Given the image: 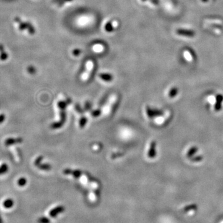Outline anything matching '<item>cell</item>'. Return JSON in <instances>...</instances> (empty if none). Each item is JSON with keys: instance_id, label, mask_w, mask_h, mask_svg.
Segmentation results:
<instances>
[{"instance_id": "obj_3", "label": "cell", "mask_w": 223, "mask_h": 223, "mask_svg": "<svg viewBox=\"0 0 223 223\" xmlns=\"http://www.w3.org/2000/svg\"><path fill=\"white\" fill-rule=\"evenodd\" d=\"M65 208L63 206H58L55 208L52 209L49 213V215L52 218L56 217L58 214L63 213L65 211Z\"/></svg>"}, {"instance_id": "obj_4", "label": "cell", "mask_w": 223, "mask_h": 223, "mask_svg": "<svg viewBox=\"0 0 223 223\" xmlns=\"http://www.w3.org/2000/svg\"><path fill=\"white\" fill-rule=\"evenodd\" d=\"M14 22L16 23V24H17L18 27L19 31H27L28 22H22V20H20V19L18 18V17L14 19Z\"/></svg>"}, {"instance_id": "obj_1", "label": "cell", "mask_w": 223, "mask_h": 223, "mask_svg": "<svg viewBox=\"0 0 223 223\" xmlns=\"http://www.w3.org/2000/svg\"><path fill=\"white\" fill-rule=\"evenodd\" d=\"M94 68V63L92 61H88V63H86V71L84 72L82 75V80L83 81H86L89 78V77L90 75L92 69Z\"/></svg>"}, {"instance_id": "obj_18", "label": "cell", "mask_w": 223, "mask_h": 223, "mask_svg": "<svg viewBox=\"0 0 223 223\" xmlns=\"http://www.w3.org/2000/svg\"><path fill=\"white\" fill-rule=\"evenodd\" d=\"M100 114H101V110H94L92 112V115L93 117H97Z\"/></svg>"}, {"instance_id": "obj_12", "label": "cell", "mask_w": 223, "mask_h": 223, "mask_svg": "<svg viewBox=\"0 0 223 223\" xmlns=\"http://www.w3.org/2000/svg\"><path fill=\"white\" fill-rule=\"evenodd\" d=\"M8 171V166L6 163H3L1 166H0V175L5 174Z\"/></svg>"}, {"instance_id": "obj_21", "label": "cell", "mask_w": 223, "mask_h": 223, "mask_svg": "<svg viewBox=\"0 0 223 223\" xmlns=\"http://www.w3.org/2000/svg\"><path fill=\"white\" fill-rule=\"evenodd\" d=\"M0 223H3V220L1 219V216H0Z\"/></svg>"}, {"instance_id": "obj_17", "label": "cell", "mask_w": 223, "mask_h": 223, "mask_svg": "<svg viewBox=\"0 0 223 223\" xmlns=\"http://www.w3.org/2000/svg\"><path fill=\"white\" fill-rule=\"evenodd\" d=\"M73 0H60V1L58 2V5L59 6H62L63 5H64V4L67 3H69V2H71Z\"/></svg>"}, {"instance_id": "obj_11", "label": "cell", "mask_w": 223, "mask_h": 223, "mask_svg": "<svg viewBox=\"0 0 223 223\" xmlns=\"http://www.w3.org/2000/svg\"><path fill=\"white\" fill-rule=\"evenodd\" d=\"M104 47L103 45L101 44H95L93 46V50L94 52H102L103 50H104Z\"/></svg>"}, {"instance_id": "obj_10", "label": "cell", "mask_w": 223, "mask_h": 223, "mask_svg": "<svg viewBox=\"0 0 223 223\" xmlns=\"http://www.w3.org/2000/svg\"><path fill=\"white\" fill-rule=\"evenodd\" d=\"M14 206V201L12 199H7L3 202V206L6 209H10Z\"/></svg>"}, {"instance_id": "obj_22", "label": "cell", "mask_w": 223, "mask_h": 223, "mask_svg": "<svg viewBox=\"0 0 223 223\" xmlns=\"http://www.w3.org/2000/svg\"><path fill=\"white\" fill-rule=\"evenodd\" d=\"M141 1H147V0H141Z\"/></svg>"}, {"instance_id": "obj_19", "label": "cell", "mask_w": 223, "mask_h": 223, "mask_svg": "<svg viewBox=\"0 0 223 223\" xmlns=\"http://www.w3.org/2000/svg\"><path fill=\"white\" fill-rule=\"evenodd\" d=\"M27 71L29 73H31V74H34L35 72V69L33 67H32V66H30L29 67H28Z\"/></svg>"}, {"instance_id": "obj_15", "label": "cell", "mask_w": 223, "mask_h": 223, "mask_svg": "<svg viewBox=\"0 0 223 223\" xmlns=\"http://www.w3.org/2000/svg\"><path fill=\"white\" fill-rule=\"evenodd\" d=\"M81 53V50L80 48H74L73 50V52H72L73 55L75 56L80 55Z\"/></svg>"}, {"instance_id": "obj_8", "label": "cell", "mask_w": 223, "mask_h": 223, "mask_svg": "<svg viewBox=\"0 0 223 223\" xmlns=\"http://www.w3.org/2000/svg\"><path fill=\"white\" fill-rule=\"evenodd\" d=\"M7 58V55L5 52L4 47L2 44H0V60L1 61H5Z\"/></svg>"}, {"instance_id": "obj_9", "label": "cell", "mask_w": 223, "mask_h": 223, "mask_svg": "<svg viewBox=\"0 0 223 223\" xmlns=\"http://www.w3.org/2000/svg\"><path fill=\"white\" fill-rule=\"evenodd\" d=\"M155 143L152 142L150 146V150L148 152V156L150 158H153L156 155V151H155Z\"/></svg>"}, {"instance_id": "obj_7", "label": "cell", "mask_w": 223, "mask_h": 223, "mask_svg": "<svg viewBox=\"0 0 223 223\" xmlns=\"http://www.w3.org/2000/svg\"><path fill=\"white\" fill-rule=\"evenodd\" d=\"M99 77L103 81L105 82H110L113 80V76L111 74L102 73L99 74Z\"/></svg>"}, {"instance_id": "obj_13", "label": "cell", "mask_w": 223, "mask_h": 223, "mask_svg": "<svg viewBox=\"0 0 223 223\" xmlns=\"http://www.w3.org/2000/svg\"><path fill=\"white\" fill-rule=\"evenodd\" d=\"M27 184V180L24 177H20L18 181V184L20 187H24Z\"/></svg>"}, {"instance_id": "obj_5", "label": "cell", "mask_w": 223, "mask_h": 223, "mask_svg": "<svg viewBox=\"0 0 223 223\" xmlns=\"http://www.w3.org/2000/svg\"><path fill=\"white\" fill-rule=\"evenodd\" d=\"M117 26V24L116 21H108L105 24L104 26V29L106 32H113L115 27Z\"/></svg>"}, {"instance_id": "obj_16", "label": "cell", "mask_w": 223, "mask_h": 223, "mask_svg": "<svg viewBox=\"0 0 223 223\" xmlns=\"http://www.w3.org/2000/svg\"><path fill=\"white\" fill-rule=\"evenodd\" d=\"M87 123V119L86 117H82L80 120V126L81 128H83Z\"/></svg>"}, {"instance_id": "obj_6", "label": "cell", "mask_w": 223, "mask_h": 223, "mask_svg": "<svg viewBox=\"0 0 223 223\" xmlns=\"http://www.w3.org/2000/svg\"><path fill=\"white\" fill-rule=\"evenodd\" d=\"M22 142V139L21 138H7L5 140V144L6 146H11L12 144H17V143H20Z\"/></svg>"}, {"instance_id": "obj_14", "label": "cell", "mask_w": 223, "mask_h": 223, "mask_svg": "<svg viewBox=\"0 0 223 223\" xmlns=\"http://www.w3.org/2000/svg\"><path fill=\"white\" fill-rule=\"evenodd\" d=\"M38 222L39 223H50V220L46 217H42L39 219Z\"/></svg>"}, {"instance_id": "obj_2", "label": "cell", "mask_w": 223, "mask_h": 223, "mask_svg": "<svg viewBox=\"0 0 223 223\" xmlns=\"http://www.w3.org/2000/svg\"><path fill=\"white\" fill-rule=\"evenodd\" d=\"M177 34L180 36H184L189 38H192L195 36V32L190 29H178L176 30Z\"/></svg>"}, {"instance_id": "obj_20", "label": "cell", "mask_w": 223, "mask_h": 223, "mask_svg": "<svg viewBox=\"0 0 223 223\" xmlns=\"http://www.w3.org/2000/svg\"><path fill=\"white\" fill-rule=\"evenodd\" d=\"M5 115L3 114H0V123H3L4 121H5Z\"/></svg>"}]
</instances>
